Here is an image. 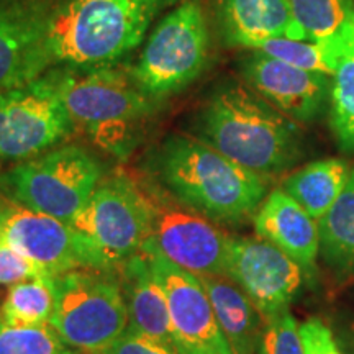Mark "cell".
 <instances>
[{
	"label": "cell",
	"instance_id": "6da1fadb",
	"mask_svg": "<svg viewBox=\"0 0 354 354\" xmlns=\"http://www.w3.org/2000/svg\"><path fill=\"white\" fill-rule=\"evenodd\" d=\"M140 176L214 223L253 218L268 196V177L183 133H172L141 158Z\"/></svg>",
	"mask_w": 354,
	"mask_h": 354
},
{
	"label": "cell",
	"instance_id": "7a4b0ae2",
	"mask_svg": "<svg viewBox=\"0 0 354 354\" xmlns=\"http://www.w3.org/2000/svg\"><path fill=\"white\" fill-rule=\"evenodd\" d=\"M190 136L263 177L294 166L302 148L297 122L241 82L215 88L194 115Z\"/></svg>",
	"mask_w": 354,
	"mask_h": 354
},
{
	"label": "cell",
	"instance_id": "3957f363",
	"mask_svg": "<svg viewBox=\"0 0 354 354\" xmlns=\"http://www.w3.org/2000/svg\"><path fill=\"white\" fill-rule=\"evenodd\" d=\"M177 0H50L46 12L48 71L105 68L145 41L158 13Z\"/></svg>",
	"mask_w": 354,
	"mask_h": 354
},
{
	"label": "cell",
	"instance_id": "277c9868",
	"mask_svg": "<svg viewBox=\"0 0 354 354\" xmlns=\"http://www.w3.org/2000/svg\"><path fill=\"white\" fill-rule=\"evenodd\" d=\"M44 77L61 97L76 128L120 161L135 151L145 123L161 104L136 86L130 69L117 66L55 68Z\"/></svg>",
	"mask_w": 354,
	"mask_h": 354
},
{
	"label": "cell",
	"instance_id": "5b68a950",
	"mask_svg": "<svg viewBox=\"0 0 354 354\" xmlns=\"http://www.w3.org/2000/svg\"><path fill=\"white\" fill-rule=\"evenodd\" d=\"M104 177L94 153L59 145L0 172V194L25 209L73 223Z\"/></svg>",
	"mask_w": 354,
	"mask_h": 354
},
{
	"label": "cell",
	"instance_id": "8992f818",
	"mask_svg": "<svg viewBox=\"0 0 354 354\" xmlns=\"http://www.w3.org/2000/svg\"><path fill=\"white\" fill-rule=\"evenodd\" d=\"M55 312L50 326L82 354H99L128 328L117 271L77 269L51 277Z\"/></svg>",
	"mask_w": 354,
	"mask_h": 354
},
{
	"label": "cell",
	"instance_id": "52a82bcc",
	"mask_svg": "<svg viewBox=\"0 0 354 354\" xmlns=\"http://www.w3.org/2000/svg\"><path fill=\"white\" fill-rule=\"evenodd\" d=\"M210 37L201 0H180L145 41L133 81L151 99L179 94L201 76L209 61Z\"/></svg>",
	"mask_w": 354,
	"mask_h": 354
},
{
	"label": "cell",
	"instance_id": "ba28073f",
	"mask_svg": "<svg viewBox=\"0 0 354 354\" xmlns=\"http://www.w3.org/2000/svg\"><path fill=\"white\" fill-rule=\"evenodd\" d=\"M71 225L94 241L118 269L148 241L153 207L138 176L113 172L100 180Z\"/></svg>",
	"mask_w": 354,
	"mask_h": 354
},
{
	"label": "cell",
	"instance_id": "9c48e42d",
	"mask_svg": "<svg viewBox=\"0 0 354 354\" xmlns=\"http://www.w3.org/2000/svg\"><path fill=\"white\" fill-rule=\"evenodd\" d=\"M74 131L63 100L44 76L0 94V165L37 158Z\"/></svg>",
	"mask_w": 354,
	"mask_h": 354
},
{
	"label": "cell",
	"instance_id": "30bf717a",
	"mask_svg": "<svg viewBox=\"0 0 354 354\" xmlns=\"http://www.w3.org/2000/svg\"><path fill=\"white\" fill-rule=\"evenodd\" d=\"M153 207V225L148 243L172 264L197 277L225 274L228 238L214 221L187 209L159 189L151 180L138 176Z\"/></svg>",
	"mask_w": 354,
	"mask_h": 354
},
{
	"label": "cell",
	"instance_id": "8fae6325",
	"mask_svg": "<svg viewBox=\"0 0 354 354\" xmlns=\"http://www.w3.org/2000/svg\"><path fill=\"white\" fill-rule=\"evenodd\" d=\"M0 241L41 266L51 277L77 269L117 271L76 227L13 202L0 227Z\"/></svg>",
	"mask_w": 354,
	"mask_h": 354
},
{
	"label": "cell",
	"instance_id": "7c38bea8",
	"mask_svg": "<svg viewBox=\"0 0 354 354\" xmlns=\"http://www.w3.org/2000/svg\"><path fill=\"white\" fill-rule=\"evenodd\" d=\"M141 253L165 294L172 328L184 354H234L201 277L172 264L151 243L146 241Z\"/></svg>",
	"mask_w": 354,
	"mask_h": 354
},
{
	"label": "cell",
	"instance_id": "4fadbf2b",
	"mask_svg": "<svg viewBox=\"0 0 354 354\" xmlns=\"http://www.w3.org/2000/svg\"><path fill=\"white\" fill-rule=\"evenodd\" d=\"M302 268L263 238H232L225 276L250 297L263 318L289 308L304 282Z\"/></svg>",
	"mask_w": 354,
	"mask_h": 354
},
{
	"label": "cell",
	"instance_id": "5bb4252c",
	"mask_svg": "<svg viewBox=\"0 0 354 354\" xmlns=\"http://www.w3.org/2000/svg\"><path fill=\"white\" fill-rule=\"evenodd\" d=\"M241 61L248 86L294 122H312L330 97L333 77L279 61L258 50Z\"/></svg>",
	"mask_w": 354,
	"mask_h": 354
},
{
	"label": "cell",
	"instance_id": "9a60e30c",
	"mask_svg": "<svg viewBox=\"0 0 354 354\" xmlns=\"http://www.w3.org/2000/svg\"><path fill=\"white\" fill-rule=\"evenodd\" d=\"M48 6L50 0H0V94L48 73Z\"/></svg>",
	"mask_w": 354,
	"mask_h": 354
},
{
	"label": "cell",
	"instance_id": "2e32d148",
	"mask_svg": "<svg viewBox=\"0 0 354 354\" xmlns=\"http://www.w3.org/2000/svg\"><path fill=\"white\" fill-rule=\"evenodd\" d=\"M254 232L312 274L320 253L318 221L302 209L286 190L274 189L253 216Z\"/></svg>",
	"mask_w": 354,
	"mask_h": 354
},
{
	"label": "cell",
	"instance_id": "e0dca14e",
	"mask_svg": "<svg viewBox=\"0 0 354 354\" xmlns=\"http://www.w3.org/2000/svg\"><path fill=\"white\" fill-rule=\"evenodd\" d=\"M117 272L127 305V330L161 344L167 351L184 354L172 328L166 297L153 277L145 254L140 251L138 254L131 256L120 264Z\"/></svg>",
	"mask_w": 354,
	"mask_h": 354
},
{
	"label": "cell",
	"instance_id": "ac0fdd59",
	"mask_svg": "<svg viewBox=\"0 0 354 354\" xmlns=\"http://www.w3.org/2000/svg\"><path fill=\"white\" fill-rule=\"evenodd\" d=\"M215 12L228 44L253 50L268 39H294L287 0H215Z\"/></svg>",
	"mask_w": 354,
	"mask_h": 354
},
{
	"label": "cell",
	"instance_id": "d6986e66",
	"mask_svg": "<svg viewBox=\"0 0 354 354\" xmlns=\"http://www.w3.org/2000/svg\"><path fill=\"white\" fill-rule=\"evenodd\" d=\"M215 317L234 354H258L264 318L240 286L225 274L201 277Z\"/></svg>",
	"mask_w": 354,
	"mask_h": 354
},
{
	"label": "cell",
	"instance_id": "ffe728a7",
	"mask_svg": "<svg viewBox=\"0 0 354 354\" xmlns=\"http://www.w3.org/2000/svg\"><path fill=\"white\" fill-rule=\"evenodd\" d=\"M349 172L343 159H320L287 176L282 190L318 221L343 192Z\"/></svg>",
	"mask_w": 354,
	"mask_h": 354
},
{
	"label": "cell",
	"instance_id": "44dd1931",
	"mask_svg": "<svg viewBox=\"0 0 354 354\" xmlns=\"http://www.w3.org/2000/svg\"><path fill=\"white\" fill-rule=\"evenodd\" d=\"M294 39L354 41V0H287Z\"/></svg>",
	"mask_w": 354,
	"mask_h": 354
},
{
	"label": "cell",
	"instance_id": "7402d4cb",
	"mask_svg": "<svg viewBox=\"0 0 354 354\" xmlns=\"http://www.w3.org/2000/svg\"><path fill=\"white\" fill-rule=\"evenodd\" d=\"M320 253L336 272L354 276V166L343 192L318 220Z\"/></svg>",
	"mask_w": 354,
	"mask_h": 354
},
{
	"label": "cell",
	"instance_id": "603a6c76",
	"mask_svg": "<svg viewBox=\"0 0 354 354\" xmlns=\"http://www.w3.org/2000/svg\"><path fill=\"white\" fill-rule=\"evenodd\" d=\"M353 43L346 41H330V43H315L304 41V39H289L276 38L258 44L253 50H258L264 55L284 61L295 68L312 71V73H322L333 77L344 55L353 46Z\"/></svg>",
	"mask_w": 354,
	"mask_h": 354
},
{
	"label": "cell",
	"instance_id": "cb8c5ba5",
	"mask_svg": "<svg viewBox=\"0 0 354 354\" xmlns=\"http://www.w3.org/2000/svg\"><path fill=\"white\" fill-rule=\"evenodd\" d=\"M55 312V294L51 277L32 279L10 286L0 305L3 320L13 325L41 326L51 322Z\"/></svg>",
	"mask_w": 354,
	"mask_h": 354
},
{
	"label": "cell",
	"instance_id": "d4e9b609",
	"mask_svg": "<svg viewBox=\"0 0 354 354\" xmlns=\"http://www.w3.org/2000/svg\"><path fill=\"white\" fill-rule=\"evenodd\" d=\"M330 125L343 151H354V43L333 74Z\"/></svg>",
	"mask_w": 354,
	"mask_h": 354
},
{
	"label": "cell",
	"instance_id": "484cf974",
	"mask_svg": "<svg viewBox=\"0 0 354 354\" xmlns=\"http://www.w3.org/2000/svg\"><path fill=\"white\" fill-rule=\"evenodd\" d=\"M0 354H82L48 325H13L0 313Z\"/></svg>",
	"mask_w": 354,
	"mask_h": 354
},
{
	"label": "cell",
	"instance_id": "4316f807",
	"mask_svg": "<svg viewBox=\"0 0 354 354\" xmlns=\"http://www.w3.org/2000/svg\"><path fill=\"white\" fill-rule=\"evenodd\" d=\"M258 354H305L300 326L289 308L264 318Z\"/></svg>",
	"mask_w": 354,
	"mask_h": 354
},
{
	"label": "cell",
	"instance_id": "83f0119b",
	"mask_svg": "<svg viewBox=\"0 0 354 354\" xmlns=\"http://www.w3.org/2000/svg\"><path fill=\"white\" fill-rule=\"evenodd\" d=\"M51 277L41 266L0 241V286H13L32 279Z\"/></svg>",
	"mask_w": 354,
	"mask_h": 354
},
{
	"label": "cell",
	"instance_id": "f1b7e54d",
	"mask_svg": "<svg viewBox=\"0 0 354 354\" xmlns=\"http://www.w3.org/2000/svg\"><path fill=\"white\" fill-rule=\"evenodd\" d=\"M305 354H343L325 322L312 317L300 325Z\"/></svg>",
	"mask_w": 354,
	"mask_h": 354
},
{
	"label": "cell",
	"instance_id": "f546056e",
	"mask_svg": "<svg viewBox=\"0 0 354 354\" xmlns=\"http://www.w3.org/2000/svg\"><path fill=\"white\" fill-rule=\"evenodd\" d=\"M99 354H174L162 348L161 344L151 342V339L140 336L133 331L127 330L122 336L105 348Z\"/></svg>",
	"mask_w": 354,
	"mask_h": 354
},
{
	"label": "cell",
	"instance_id": "4dcf8cb0",
	"mask_svg": "<svg viewBox=\"0 0 354 354\" xmlns=\"http://www.w3.org/2000/svg\"><path fill=\"white\" fill-rule=\"evenodd\" d=\"M8 209H10V201H8L6 196L0 194V227H2V221L6 218Z\"/></svg>",
	"mask_w": 354,
	"mask_h": 354
},
{
	"label": "cell",
	"instance_id": "1f68e13d",
	"mask_svg": "<svg viewBox=\"0 0 354 354\" xmlns=\"http://www.w3.org/2000/svg\"><path fill=\"white\" fill-rule=\"evenodd\" d=\"M351 336H353V344H354V323L351 325Z\"/></svg>",
	"mask_w": 354,
	"mask_h": 354
}]
</instances>
